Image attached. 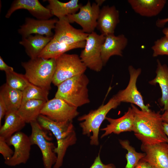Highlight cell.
Wrapping results in <instances>:
<instances>
[{
	"label": "cell",
	"instance_id": "cell-1",
	"mask_svg": "<svg viewBox=\"0 0 168 168\" xmlns=\"http://www.w3.org/2000/svg\"><path fill=\"white\" fill-rule=\"evenodd\" d=\"M134 116L133 132L136 137L144 145L160 142L168 143L164 132L160 111H144L131 104Z\"/></svg>",
	"mask_w": 168,
	"mask_h": 168
},
{
	"label": "cell",
	"instance_id": "cell-2",
	"mask_svg": "<svg viewBox=\"0 0 168 168\" xmlns=\"http://www.w3.org/2000/svg\"><path fill=\"white\" fill-rule=\"evenodd\" d=\"M37 121L44 129L50 131L56 138L57 147L54 151L56 154L57 160L53 168H60L67 149L75 144L77 140L72 121H56L41 114L39 116Z\"/></svg>",
	"mask_w": 168,
	"mask_h": 168
},
{
	"label": "cell",
	"instance_id": "cell-3",
	"mask_svg": "<svg viewBox=\"0 0 168 168\" xmlns=\"http://www.w3.org/2000/svg\"><path fill=\"white\" fill-rule=\"evenodd\" d=\"M89 82L84 73L67 80L57 86L55 97L77 108L89 103L90 100L87 85Z\"/></svg>",
	"mask_w": 168,
	"mask_h": 168
},
{
	"label": "cell",
	"instance_id": "cell-4",
	"mask_svg": "<svg viewBox=\"0 0 168 168\" xmlns=\"http://www.w3.org/2000/svg\"><path fill=\"white\" fill-rule=\"evenodd\" d=\"M25 74L29 82L49 90L56 69L55 59H45L38 57L22 62Z\"/></svg>",
	"mask_w": 168,
	"mask_h": 168
},
{
	"label": "cell",
	"instance_id": "cell-5",
	"mask_svg": "<svg viewBox=\"0 0 168 168\" xmlns=\"http://www.w3.org/2000/svg\"><path fill=\"white\" fill-rule=\"evenodd\" d=\"M120 103L114 96L105 104H103L97 109L91 110L88 114L78 118V120L82 121L79 125L82 128V134L89 137L92 133L90 137L91 145L99 144L98 135L101 124L108 112L111 110L116 108Z\"/></svg>",
	"mask_w": 168,
	"mask_h": 168
},
{
	"label": "cell",
	"instance_id": "cell-6",
	"mask_svg": "<svg viewBox=\"0 0 168 168\" xmlns=\"http://www.w3.org/2000/svg\"><path fill=\"white\" fill-rule=\"evenodd\" d=\"M56 69L52 83L56 86L65 81L84 73L87 68L76 54H63L55 59Z\"/></svg>",
	"mask_w": 168,
	"mask_h": 168
},
{
	"label": "cell",
	"instance_id": "cell-7",
	"mask_svg": "<svg viewBox=\"0 0 168 168\" xmlns=\"http://www.w3.org/2000/svg\"><path fill=\"white\" fill-rule=\"evenodd\" d=\"M105 38V36L94 31L89 34L85 47L79 56L87 68L96 72L100 71L104 65L101 57V49Z\"/></svg>",
	"mask_w": 168,
	"mask_h": 168
},
{
	"label": "cell",
	"instance_id": "cell-8",
	"mask_svg": "<svg viewBox=\"0 0 168 168\" xmlns=\"http://www.w3.org/2000/svg\"><path fill=\"white\" fill-rule=\"evenodd\" d=\"M31 133L29 136L32 145H35L39 148L42 155L44 168H52L57 160V156L54 150L56 147L50 142L51 138L47 135L37 120L30 123Z\"/></svg>",
	"mask_w": 168,
	"mask_h": 168
},
{
	"label": "cell",
	"instance_id": "cell-9",
	"mask_svg": "<svg viewBox=\"0 0 168 168\" xmlns=\"http://www.w3.org/2000/svg\"><path fill=\"white\" fill-rule=\"evenodd\" d=\"M128 70L130 78L128 86L125 89L119 91L114 96L120 103H130L137 105L143 111H150L151 110L149 109V105L145 104L142 96L136 86L137 80L141 73V69H136L130 65L128 66Z\"/></svg>",
	"mask_w": 168,
	"mask_h": 168
},
{
	"label": "cell",
	"instance_id": "cell-10",
	"mask_svg": "<svg viewBox=\"0 0 168 168\" xmlns=\"http://www.w3.org/2000/svg\"><path fill=\"white\" fill-rule=\"evenodd\" d=\"M40 114L56 121H72L78 115L77 108L72 106L60 98L54 97L46 102Z\"/></svg>",
	"mask_w": 168,
	"mask_h": 168
},
{
	"label": "cell",
	"instance_id": "cell-11",
	"mask_svg": "<svg viewBox=\"0 0 168 168\" xmlns=\"http://www.w3.org/2000/svg\"><path fill=\"white\" fill-rule=\"evenodd\" d=\"M9 145H12L14 149L12 156L5 160L4 163L10 166L25 164L29 160L32 145L29 136L19 131L6 139Z\"/></svg>",
	"mask_w": 168,
	"mask_h": 168
},
{
	"label": "cell",
	"instance_id": "cell-12",
	"mask_svg": "<svg viewBox=\"0 0 168 168\" xmlns=\"http://www.w3.org/2000/svg\"><path fill=\"white\" fill-rule=\"evenodd\" d=\"M77 13L68 15L67 17L71 23L76 22L81 26L84 32L89 34L96 28L100 9L96 3L91 4L90 1L82 6Z\"/></svg>",
	"mask_w": 168,
	"mask_h": 168
},
{
	"label": "cell",
	"instance_id": "cell-13",
	"mask_svg": "<svg viewBox=\"0 0 168 168\" xmlns=\"http://www.w3.org/2000/svg\"><path fill=\"white\" fill-rule=\"evenodd\" d=\"M53 38L58 41L71 44L86 40L88 34L82 30L73 27L65 16L58 19L55 25Z\"/></svg>",
	"mask_w": 168,
	"mask_h": 168
},
{
	"label": "cell",
	"instance_id": "cell-14",
	"mask_svg": "<svg viewBox=\"0 0 168 168\" xmlns=\"http://www.w3.org/2000/svg\"><path fill=\"white\" fill-rule=\"evenodd\" d=\"M58 20L56 19L40 20L26 18L25 23L18 29V33L22 38L34 34L48 37H53L52 30L55 28Z\"/></svg>",
	"mask_w": 168,
	"mask_h": 168
},
{
	"label": "cell",
	"instance_id": "cell-15",
	"mask_svg": "<svg viewBox=\"0 0 168 168\" xmlns=\"http://www.w3.org/2000/svg\"><path fill=\"white\" fill-rule=\"evenodd\" d=\"M141 149L146 154L141 160L156 168H168V143L142 144Z\"/></svg>",
	"mask_w": 168,
	"mask_h": 168
},
{
	"label": "cell",
	"instance_id": "cell-16",
	"mask_svg": "<svg viewBox=\"0 0 168 168\" xmlns=\"http://www.w3.org/2000/svg\"><path fill=\"white\" fill-rule=\"evenodd\" d=\"M20 9L27 10L38 20L49 19L53 16L50 11L38 0H15L12 3L5 17L9 18L13 12Z\"/></svg>",
	"mask_w": 168,
	"mask_h": 168
},
{
	"label": "cell",
	"instance_id": "cell-17",
	"mask_svg": "<svg viewBox=\"0 0 168 168\" xmlns=\"http://www.w3.org/2000/svg\"><path fill=\"white\" fill-rule=\"evenodd\" d=\"M105 119L109 124L100 129V130L105 131L101 136V138L112 133L119 134L122 132L133 131L134 116L131 107H129L127 111L119 118L114 119L106 117Z\"/></svg>",
	"mask_w": 168,
	"mask_h": 168
},
{
	"label": "cell",
	"instance_id": "cell-18",
	"mask_svg": "<svg viewBox=\"0 0 168 168\" xmlns=\"http://www.w3.org/2000/svg\"><path fill=\"white\" fill-rule=\"evenodd\" d=\"M128 43V39L123 34L116 36L111 34L105 36L101 49V57L104 65L112 56H122L123 51Z\"/></svg>",
	"mask_w": 168,
	"mask_h": 168
},
{
	"label": "cell",
	"instance_id": "cell-19",
	"mask_svg": "<svg viewBox=\"0 0 168 168\" xmlns=\"http://www.w3.org/2000/svg\"><path fill=\"white\" fill-rule=\"evenodd\" d=\"M119 17V12L114 6H104L100 9L96 28L105 36L114 34Z\"/></svg>",
	"mask_w": 168,
	"mask_h": 168
},
{
	"label": "cell",
	"instance_id": "cell-20",
	"mask_svg": "<svg viewBox=\"0 0 168 168\" xmlns=\"http://www.w3.org/2000/svg\"><path fill=\"white\" fill-rule=\"evenodd\" d=\"M132 9L140 15L147 17L155 16L164 7L166 0H128Z\"/></svg>",
	"mask_w": 168,
	"mask_h": 168
},
{
	"label": "cell",
	"instance_id": "cell-21",
	"mask_svg": "<svg viewBox=\"0 0 168 168\" xmlns=\"http://www.w3.org/2000/svg\"><path fill=\"white\" fill-rule=\"evenodd\" d=\"M86 40L77 43L68 44L59 42L54 38L47 44L41 52L38 57L45 59H56L71 50L84 48Z\"/></svg>",
	"mask_w": 168,
	"mask_h": 168
},
{
	"label": "cell",
	"instance_id": "cell-22",
	"mask_svg": "<svg viewBox=\"0 0 168 168\" xmlns=\"http://www.w3.org/2000/svg\"><path fill=\"white\" fill-rule=\"evenodd\" d=\"M157 62L156 77L149 83L152 85H159L161 96L158 102L165 111L168 109V67L166 64H162L159 59H157Z\"/></svg>",
	"mask_w": 168,
	"mask_h": 168
},
{
	"label": "cell",
	"instance_id": "cell-23",
	"mask_svg": "<svg viewBox=\"0 0 168 168\" xmlns=\"http://www.w3.org/2000/svg\"><path fill=\"white\" fill-rule=\"evenodd\" d=\"M53 37L35 34L22 38L19 44L24 46L30 59L38 57L40 54Z\"/></svg>",
	"mask_w": 168,
	"mask_h": 168
},
{
	"label": "cell",
	"instance_id": "cell-24",
	"mask_svg": "<svg viewBox=\"0 0 168 168\" xmlns=\"http://www.w3.org/2000/svg\"><path fill=\"white\" fill-rule=\"evenodd\" d=\"M26 123L17 111H7L5 116L4 123L0 126V136L7 139L20 131L25 126Z\"/></svg>",
	"mask_w": 168,
	"mask_h": 168
},
{
	"label": "cell",
	"instance_id": "cell-25",
	"mask_svg": "<svg viewBox=\"0 0 168 168\" xmlns=\"http://www.w3.org/2000/svg\"><path fill=\"white\" fill-rule=\"evenodd\" d=\"M48 1L49 4L46 7L50 11L53 15L58 19L76 13L82 6L79 3L78 0H71L66 2L58 0H49Z\"/></svg>",
	"mask_w": 168,
	"mask_h": 168
},
{
	"label": "cell",
	"instance_id": "cell-26",
	"mask_svg": "<svg viewBox=\"0 0 168 168\" xmlns=\"http://www.w3.org/2000/svg\"><path fill=\"white\" fill-rule=\"evenodd\" d=\"M46 101L37 100H30L22 104L17 111L26 123L36 121Z\"/></svg>",
	"mask_w": 168,
	"mask_h": 168
},
{
	"label": "cell",
	"instance_id": "cell-27",
	"mask_svg": "<svg viewBox=\"0 0 168 168\" xmlns=\"http://www.w3.org/2000/svg\"><path fill=\"white\" fill-rule=\"evenodd\" d=\"M0 96L4 101L9 111H17L22 100V91L13 88L6 83L0 87Z\"/></svg>",
	"mask_w": 168,
	"mask_h": 168
},
{
	"label": "cell",
	"instance_id": "cell-28",
	"mask_svg": "<svg viewBox=\"0 0 168 168\" xmlns=\"http://www.w3.org/2000/svg\"><path fill=\"white\" fill-rule=\"evenodd\" d=\"M49 90L37 86L31 83L23 91L22 104L27 101L41 100L47 101Z\"/></svg>",
	"mask_w": 168,
	"mask_h": 168
},
{
	"label": "cell",
	"instance_id": "cell-29",
	"mask_svg": "<svg viewBox=\"0 0 168 168\" xmlns=\"http://www.w3.org/2000/svg\"><path fill=\"white\" fill-rule=\"evenodd\" d=\"M119 141L122 147L127 151L126 155L127 163L125 168H135L140 160L145 156V153L136 152L128 140L119 139Z\"/></svg>",
	"mask_w": 168,
	"mask_h": 168
},
{
	"label": "cell",
	"instance_id": "cell-30",
	"mask_svg": "<svg viewBox=\"0 0 168 168\" xmlns=\"http://www.w3.org/2000/svg\"><path fill=\"white\" fill-rule=\"evenodd\" d=\"M5 73L6 83L13 88L22 91L30 83L25 74L14 71Z\"/></svg>",
	"mask_w": 168,
	"mask_h": 168
},
{
	"label": "cell",
	"instance_id": "cell-31",
	"mask_svg": "<svg viewBox=\"0 0 168 168\" xmlns=\"http://www.w3.org/2000/svg\"><path fill=\"white\" fill-rule=\"evenodd\" d=\"M152 49L153 51V57L162 55L168 56V37L165 36L157 40Z\"/></svg>",
	"mask_w": 168,
	"mask_h": 168
},
{
	"label": "cell",
	"instance_id": "cell-32",
	"mask_svg": "<svg viewBox=\"0 0 168 168\" xmlns=\"http://www.w3.org/2000/svg\"><path fill=\"white\" fill-rule=\"evenodd\" d=\"M6 142V139L0 136V153L5 160L9 159L12 156L14 151Z\"/></svg>",
	"mask_w": 168,
	"mask_h": 168
},
{
	"label": "cell",
	"instance_id": "cell-33",
	"mask_svg": "<svg viewBox=\"0 0 168 168\" xmlns=\"http://www.w3.org/2000/svg\"><path fill=\"white\" fill-rule=\"evenodd\" d=\"M100 151L93 163L89 168H116L115 166L113 164L106 165L103 164L100 159Z\"/></svg>",
	"mask_w": 168,
	"mask_h": 168
},
{
	"label": "cell",
	"instance_id": "cell-34",
	"mask_svg": "<svg viewBox=\"0 0 168 168\" xmlns=\"http://www.w3.org/2000/svg\"><path fill=\"white\" fill-rule=\"evenodd\" d=\"M7 112L6 105L1 96H0V127L1 126L2 120L5 116Z\"/></svg>",
	"mask_w": 168,
	"mask_h": 168
},
{
	"label": "cell",
	"instance_id": "cell-35",
	"mask_svg": "<svg viewBox=\"0 0 168 168\" xmlns=\"http://www.w3.org/2000/svg\"><path fill=\"white\" fill-rule=\"evenodd\" d=\"M0 70L5 71V73L14 71L13 68L8 66L4 62L1 56H0Z\"/></svg>",
	"mask_w": 168,
	"mask_h": 168
},
{
	"label": "cell",
	"instance_id": "cell-36",
	"mask_svg": "<svg viewBox=\"0 0 168 168\" xmlns=\"http://www.w3.org/2000/svg\"><path fill=\"white\" fill-rule=\"evenodd\" d=\"M135 168H156L148 162L141 159Z\"/></svg>",
	"mask_w": 168,
	"mask_h": 168
},
{
	"label": "cell",
	"instance_id": "cell-37",
	"mask_svg": "<svg viewBox=\"0 0 168 168\" xmlns=\"http://www.w3.org/2000/svg\"><path fill=\"white\" fill-rule=\"evenodd\" d=\"M168 22V17L164 19H158L156 21V25L157 27L162 28Z\"/></svg>",
	"mask_w": 168,
	"mask_h": 168
},
{
	"label": "cell",
	"instance_id": "cell-38",
	"mask_svg": "<svg viewBox=\"0 0 168 168\" xmlns=\"http://www.w3.org/2000/svg\"><path fill=\"white\" fill-rule=\"evenodd\" d=\"M161 118L163 122L168 124V109L161 114Z\"/></svg>",
	"mask_w": 168,
	"mask_h": 168
},
{
	"label": "cell",
	"instance_id": "cell-39",
	"mask_svg": "<svg viewBox=\"0 0 168 168\" xmlns=\"http://www.w3.org/2000/svg\"><path fill=\"white\" fill-rule=\"evenodd\" d=\"M163 125L164 132L168 138V124L163 122Z\"/></svg>",
	"mask_w": 168,
	"mask_h": 168
},
{
	"label": "cell",
	"instance_id": "cell-40",
	"mask_svg": "<svg viewBox=\"0 0 168 168\" xmlns=\"http://www.w3.org/2000/svg\"><path fill=\"white\" fill-rule=\"evenodd\" d=\"M105 1L104 0H95L96 3L99 7L101 6L104 2Z\"/></svg>",
	"mask_w": 168,
	"mask_h": 168
},
{
	"label": "cell",
	"instance_id": "cell-41",
	"mask_svg": "<svg viewBox=\"0 0 168 168\" xmlns=\"http://www.w3.org/2000/svg\"><path fill=\"white\" fill-rule=\"evenodd\" d=\"M162 32L165 36L168 37V28H165L163 29Z\"/></svg>",
	"mask_w": 168,
	"mask_h": 168
}]
</instances>
